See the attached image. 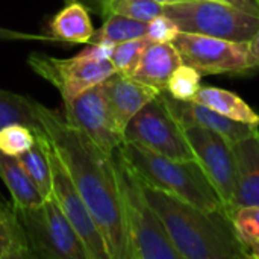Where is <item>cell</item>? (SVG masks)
Listing matches in <instances>:
<instances>
[{"instance_id":"obj_16","label":"cell","mask_w":259,"mask_h":259,"mask_svg":"<svg viewBox=\"0 0 259 259\" xmlns=\"http://www.w3.org/2000/svg\"><path fill=\"white\" fill-rule=\"evenodd\" d=\"M181 64L182 58L173 42L150 41L132 77L158 91H165L170 76Z\"/></svg>"},{"instance_id":"obj_28","label":"cell","mask_w":259,"mask_h":259,"mask_svg":"<svg viewBox=\"0 0 259 259\" xmlns=\"http://www.w3.org/2000/svg\"><path fill=\"white\" fill-rule=\"evenodd\" d=\"M234 226L241 238V241L249 247L253 241L259 240V205L256 206H241L232 214Z\"/></svg>"},{"instance_id":"obj_21","label":"cell","mask_w":259,"mask_h":259,"mask_svg":"<svg viewBox=\"0 0 259 259\" xmlns=\"http://www.w3.org/2000/svg\"><path fill=\"white\" fill-rule=\"evenodd\" d=\"M17 159L36 185L44 199L52 197V162L49 156V140L46 135L36 134L33 147L18 155Z\"/></svg>"},{"instance_id":"obj_12","label":"cell","mask_w":259,"mask_h":259,"mask_svg":"<svg viewBox=\"0 0 259 259\" xmlns=\"http://www.w3.org/2000/svg\"><path fill=\"white\" fill-rule=\"evenodd\" d=\"M64 106L65 121L83 132L108 155H112L123 144V132L111 114L100 83L64 102Z\"/></svg>"},{"instance_id":"obj_26","label":"cell","mask_w":259,"mask_h":259,"mask_svg":"<svg viewBox=\"0 0 259 259\" xmlns=\"http://www.w3.org/2000/svg\"><path fill=\"white\" fill-rule=\"evenodd\" d=\"M36 132L24 124L14 123L0 129V152L9 156H18L33 147Z\"/></svg>"},{"instance_id":"obj_1","label":"cell","mask_w":259,"mask_h":259,"mask_svg":"<svg viewBox=\"0 0 259 259\" xmlns=\"http://www.w3.org/2000/svg\"><path fill=\"white\" fill-rule=\"evenodd\" d=\"M36 115L46 137L83 199L106 244L109 259H131L123 199L112 155L41 103Z\"/></svg>"},{"instance_id":"obj_14","label":"cell","mask_w":259,"mask_h":259,"mask_svg":"<svg viewBox=\"0 0 259 259\" xmlns=\"http://www.w3.org/2000/svg\"><path fill=\"white\" fill-rule=\"evenodd\" d=\"M162 96L170 111L173 112V115L176 117V120L181 123L184 129L190 126H202L219 132L220 135L228 138L232 144L259 131L258 126L231 120L222 115L220 112L194 100H176L167 91H162Z\"/></svg>"},{"instance_id":"obj_13","label":"cell","mask_w":259,"mask_h":259,"mask_svg":"<svg viewBox=\"0 0 259 259\" xmlns=\"http://www.w3.org/2000/svg\"><path fill=\"white\" fill-rule=\"evenodd\" d=\"M100 85L111 114L121 132H124L127 123L141 108H144L150 100L159 96V93H162L134 79L132 76H126L117 71L105 79Z\"/></svg>"},{"instance_id":"obj_36","label":"cell","mask_w":259,"mask_h":259,"mask_svg":"<svg viewBox=\"0 0 259 259\" xmlns=\"http://www.w3.org/2000/svg\"><path fill=\"white\" fill-rule=\"evenodd\" d=\"M0 202H2V200H0Z\"/></svg>"},{"instance_id":"obj_10","label":"cell","mask_w":259,"mask_h":259,"mask_svg":"<svg viewBox=\"0 0 259 259\" xmlns=\"http://www.w3.org/2000/svg\"><path fill=\"white\" fill-rule=\"evenodd\" d=\"M185 135L196 161L217 190L225 208L232 215L235 211V156L232 143L219 132L202 126L185 127Z\"/></svg>"},{"instance_id":"obj_7","label":"cell","mask_w":259,"mask_h":259,"mask_svg":"<svg viewBox=\"0 0 259 259\" xmlns=\"http://www.w3.org/2000/svg\"><path fill=\"white\" fill-rule=\"evenodd\" d=\"M124 141L141 144L173 159H196L185 129L170 111L162 93L141 108L123 132Z\"/></svg>"},{"instance_id":"obj_35","label":"cell","mask_w":259,"mask_h":259,"mask_svg":"<svg viewBox=\"0 0 259 259\" xmlns=\"http://www.w3.org/2000/svg\"><path fill=\"white\" fill-rule=\"evenodd\" d=\"M153 2H156V3H159V5H162V6H165V5H171V3L182 2V0H153Z\"/></svg>"},{"instance_id":"obj_22","label":"cell","mask_w":259,"mask_h":259,"mask_svg":"<svg viewBox=\"0 0 259 259\" xmlns=\"http://www.w3.org/2000/svg\"><path fill=\"white\" fill-rule=\"evenodd\" d=\"M35 103L36 102L27 96L0 88V129L8 124L20 123L33 129L39 135H46L44 127L36 115Z\"/></svg>"},{"instance_id":"obj_30","label":"cell","mask_w":259,"mask_h":259,"mask_svg":"<svg viewBox=\"0 0 259 259\" xmlns=\"http://www.w3.org/2000/svg\"><path fill=\"white\" fill-rule=\"evenodd\" d=\"M0 41H42V42H58L55 36H46L39 33H27L20 30H12L0 27Z\"/></svg>"},{"instance_id":"obj_8","label":"cell","mask_w":259,"mask_h":259,"mask_svg":"<svg viewBox=\"0 0 259 259\" xmlns=\"http://www.w3.org/2000/svg\"><path fill=\"white\" fill-rule=\"evenodd\" d=\"M182 62L206 74H247L249 42L179 32L173 39Z\"/></svg>"},{"instance_id":"obj_24","label":"cell","mask_w":259,"mask_h":259,"mask_svg":"<svg viewBox=\"0 0 259 259\" xmlns=\"http://www.w3.org/2000/svg\"><path fill=\"white\" fill-rule=\"evenodd\" d=\"M149 44H150V39L147 36H141V38L115 44L112 55H111V62L115 67V71L126 74V76H132Z\"/></svg>"},{"instance_id":"obj_3","label":"cell","mask_w":259,"mask_h":259,"mask_svg":"<svg viewBox=\"0 0 259 259\" xmlns=\"http://www.w3.org/2000/svg\"><path fill=\"white\" fill-rule=\"evenodd\" d=\"M117 152L143 182L206 211L226 209L196 159L167 158L129 141H123Z\"/></svg>"},{"instance_id":"obj_19","label":"cell","mask_w":259,"mask_h":259,"mask_svg":"<svg viewBox=\"0 0 259 259\" xmlns=\"http://www.w3.org/2000/svg\"><path fill=\"white\" fill-rule=\"evenodd\" d=\"M0 179L9 190L12 205L17 208L35 206L44 200L17 156H9L0 152Z\"/></svg>"},{"instance_id":"obj_32","label":"cell","mask_w":259,"mask_h":259,"mask_svg":"<svg viewBox=\"0 0 259 259\" xmlns=\"http://www.w3.org/2000/svg\"><path fill=\"white\" fill-rule=\"evenodd\" d=\"M247 64L249 70H259V30L253 35V38L249 41L247 49Z\"/></svg>"},{"instance_id":"obj_33","label":"cell","mask_w":259,"mask_h":259,"mask_svg":"<svg viewBox=\"0 0 259 259\" xmlns=\"http://www.w3.org/2000/svg\"><path fill=\"white\" fill-rule=\"evenodd\" d=\"M228 5H232L244 12H249L255 17H259V0H219Z\"/></svg>"},{"instance_id":"obj_27","label":"cell","mask_w":259,"mask_h":259,"mask_svg":"<svg viewBox=\"0 0 259 259\" xmlns=\"http://www.w3.org/2000/svg\"><path fill=\"white\" fill-rule=\"evenodd\" d=\"M109 14L149 23L152 18L164 14V6L153 0H114L111 3Z\"/></svg>"},{"instance_id":"obj_6","label":"cell","mask_w":259,"mask_h":259,"mask_svg":"<svg viewBox=\"0 0 259 259\" xmlns=\"http://www.w3.org/2000/svg\"><path fill=\"white\" fill-rule=\"evenodd\" d=\"M14 209L24 228L33 258L90 259L80 237L53 197L35 206H14Z\"/></svg>"},{"instance_id":"obj_5","label":"cell","mask_w":259,"mask_h":259,"mask_svg":"<svg viewBox=\"0 0 259 259\" xmlns=\"http://www.w3.org/2000/svg\"><path fill=\"white\" fill-rule=\"evenodd\" d=\"M181 32L249 42L259 30V17L219 0H182L164 6Z\"/></svg>"},{"instance_id":"obj_34","label":"cell","mask_w":259,"mask_h":259,"mask_svg":"<svg viewBox=\"0 0 259 259\" xmlns=\"http://www.w3.org/2000/svg\"><path fill=\"white\" fill-rule=\"evenodd\" d=\"M249 255L250 259H259V240L258 241H253L252 244H249Z\"/></svg>"},{"instance_id":"obj_31","label":"cell","mask_w":259,"mask_h":259,"mask_svg":"<svg viewBox=\"0 0 259 259\" xmlns=\"http://www.w3.org/2000/svg\"><path fill=\"white\" fill-rule=\"evenodd\" d=\"M70 2H77L82 6H85L90 12L106 18L109 15V8L114 0H65V3H70Z\"/></svg>"},{"instance_id":"obj_2","label":"cell","mask_w":259,"mask_h":259,"mask_svg":"<svg viewBox=\"0 0 259 259\" xmlns=\"http://www.w3.org/2000/svg\"><path fill=\"white\" fill-rule=\"evenodd\" d=\"M141 187L181 259H250L226 209L206 211L143 181Z\"/></svg>"},{"instance_id":"obj_4","label":"cell","mask_w":259,"mask_h":259,"mask_svg":"<svg viewBox=\"0 0 259 259\" xmlns=\"http://www.w3.org/2000/svg\"><path fill=\"white\" fill-rule=\"evenodd\" d=\"M112 156L121 190L131 259H181L159 215L146 199L140 178L117 150Z\"/></svg>"},{"instance_id":"obj_15","label":"cell","mask_w":259,"mask_h":259,"mask_svg":"<svg viewBox=\"0 0 259 259\" xmlns=\"http://www.w3.org/2000/svg\"><path fill=\"white\" fill-rule=\"evenodd\" d=\"M235 196L234 206L259 205V131L234 143Z\"/></svg>"},{"instance_id":"obj_17","label":"cell","mask_w":259,"mask_h":259,"mask_svg":"<svg viewBox=\"0 0 259 259\" xmlns=\"http://www.w3.org/2000/svg\"><path fill=\"white\" fill-rule=\"evenodd\" d=\"M94 26L90 18V11L77 2H70L50 21L52 36L58 42L88 44L94 35Z\"/></svg>"},{"instance_id":"obj_23","label":"cell","mask_w":259,"mask_h":259,"mask_svg":"<svg viewBox=\"0 0 259 259\" xmlns=\"http://www.w3.org/2000/svg\"><path fill=\"white\" fill-rule=\"evenodd\" d=\"M146 33H147V23L117 14H109L105 18L102 27L99 30H94V35L91 36L90 42L108 41L112 44H118L123 41L146 36Z\"/></svg>"},{"instance_id":"obj_29","label":"cell","mask_w":259,"mask_h":259,"mask_svg":"<svg viewBox=\"0 0 259 259\" xmlns=\"http://www.w3.org/2000/svg\"><path fill=\"white\" fill-rule=\"evenodd\" d=\"M179 32L181 30L178 24L165 14H161L147 23L146 36L155 42H173V39L176 38Z\"/></svg>"},{"instance_id":"obj_9","label":"cell","mask_w":259,"mask_h":259,"mask_svg":"<svg viewBox=\"0 0 259 259\" xmlns=\"http://www.w3.org/2000/svg\"><path fill=\"white\" fill-rule=\"evenodd\" d=\"M27 64L38 76L59 91L64 102L77 97L115 73L111 59L91 61L82 58L79 53L73 58H53L46 53H32L27 58Z\"/></svg>"},{"instance_id":"obj_18","label":"cell","mask_w":259,"mask_h":259,"mask_svg":"<svg viewBox=\"0 0 259 259\" xmlns=\"http://www.w3.org/2000/svg\"><path fill=\"white\" fill-rule=\"evenodd\" d=\"M193 100L220 112L231 120L259 127L258 112L247 102H244V99L232 91L217 87H200Z\"/></svg>"},{"instance_id":"obj_11","label":"cell","mask_w":259,"mask_h":259,"mask_svg":"<svg viewBox=\"0 0 259 259\" xmlns=\"http://www.w3.org/2000/svg\"><path fill=\"white\" fill-rule=\"evenodd\" d=\"M49 156L52 162V197L80 237L90 259H109L105 240L97 228L83 199L70 179L64 164L49 141Z\"/></svg>"},{"instance_id":"obj_25","label":"cell","mask_w":259,"mask_h":259,"mask_svg":"<svg viewBox=\"0 0 259 259\" xmlns=\"http://www.w3.org/2000/svg\"><path fill=\"white\" fill-rule=\"evenodd\" d=\"M202 74L191 65L181 64L168 79L167 93L176 100H193L200 90Z\"/></svg>"},{"instance_id":"obj_20","label":"cell","mask_w":259,"mask_h":259,"mask_svg":"<svg viewBox=\"0 0 259 259\" xmlns=\"http://www.w3.org/2000/svg\"><path fill=\"white\" fill-rule=\"evenodd\" d=\"M33 258L24 228L12 203L0 202V259Z\"/></svg>"}]
</instances>
